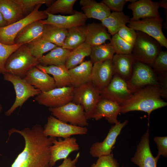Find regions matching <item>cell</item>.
I'll return each mask as SVG.
<instances>
[{"instance_id":"6da1fadb","label":"cell","mask_w":167,"mask_h":167,"mask_svg":"<svg viewBox=\"0 0 167 167\" xmlns=\"http://www.w3.org/2000/svg\"><path fill=\"white\" fill-rule=\"evenodd\" d=\"M43 128L36 124L31 128L21 130L13 128L8 132L9 136L17 133L24 139V149L17 156L11 167H49L50 159V148L56 138L45 136Z\"/></svg>"},{"instance_id":"681fc988","label":"cell","mask_w":167,"mask_h":167,"mask_svg":"<svg viewBox=\"0 0 167 167\" xmlns=\"http://www.w3.org/2000/svg\"><path fill=\"white\" fill-rule=\"evenodd\" d=\"M96 167L95 163H93L90 167Z\"/></svg>"},{"instance_id":"7dc6e473","label":"cell","mask_w":167,"mask_h":167,"mask_svg":"<svg viewBox=\"0 0 167 167\" xmlns=\"http://www.w3.org/2000/svg\"><path fill=\"white\" fill-rule=\"evenodd\" d=\"M159 7L164 8L167 11V0H161L158 2Z\"/></svg>"},{"instance_id":"8992f818","label":"cell","mask_w":167,"mask_h":167,"mask_svg":"<svg viewBox=\"0 0 167 167\" xmlns=\"http://www.w3.org/2000/svg\"><path fill=\"white\" fill-rule=\"evenodd\" d=\"M42 4L37 5L32 11L23 18L6 26L0 28V42L5 45L15 44V39L18 33L25 27L35 21L46 19L48 15L39 9Z\"/></svg>"},{"instance_id":"3957f363","label":"cell","mask_w":167,"mask_h":167,"mask_svg":"<svg viewBox=\"0 0 167 167\" xmlns=\"http://www.w3.org/2000/svg\"><path fill=\"white\" fill-rule=\"evenodd\" d=\"M39 64L38 59L31 54L27 44L11 54L5 66V72L24 78L27 72Z\"/></svg>"},{"instance_id":"d6a6232c","label":"cell","mask_w":167,"mask_h":167,"mask_svg":"<svg viewBox=\"0 0 167 167\" xmlns=\"http://www.w3.org/2000/svg\"><path fill=\"white\" fill-rule=\"evenodd\" d=\"M91 47L85 42L70 51L65 64L66 68L72 69L83 62L86 57L90 56Z\"/></svg>"},{"instance_id":"4dcf8cb0","label":"cell","mask_w":167,"mask_h":167,"mask_svg":"<svg viewBox=\"0 0 167 167\" xmlns=\"http://www.w3.org/2000/svg\"><path fill=\"white\" fill-rule=\"evenodd\" d=\"M67 34V29L51 24H45L41 37L57 46L62 47Z\"/></svg>"},{"instance_id":"f546056e","label":"cell","mask_w":167,"mask_h":167,"mask_svg":"<svg viewBox=\"0 0 167 167\" xmlns=\"http://www.w3.org/2000/svg\"><path fill=\"white\" fill-rule=\"evenodd\" d=\"M130 17L122 12H113L110 15L101 21V24L112 36L117 33L122 27L129 23Z\"/></svg>"},{"instance_id":"8d00e7d4","label":"cell","mask_w":167,"mask_h":167,"mask_svg":"<svg viewBox=\"0 0 167 167\" xmlns=\"http://www.w3.org/2000/svg\"><path fill=\"white\" fill-rule=\"evenodd\" d=\"M110 43L116 54H131L132 53L133 45L122 39L117 33L112 36Z\"/></svg>"},{"instance_id":"ac0fdd59","label":"cell","mask_w":167,"mask_h":167,"mask_svg":"<svg viewBox=\"0 0 167 167\" xmlns=\"http://www.w3.org/2000/svg\"><path fill=\"white\" fill-rule=\"evenodd\" d=\"M46 13L48 15L47 18L41 20L44 24H51L67 29L84 25L87 19L83 12L76 11L74 14L68 15H56Z\"/></svg>"},{"instance_id":"e0dca14e","label":"cell","mask_w":167,"mask_h":167,"mask_svg":"<svg viewBox=\"0 0 167 167\" xmlns=\"http://www.w3.org/2000/svg\"><path fill=\"white\" fill-rule=\"evenodd\" d=\"M114 75L112 60L93 64L91 81L101 91L109 84Z\"/></svg>"},{"instance_id":"5bb4252c","label":"cell","mask_w":167,"mask_h":167,"mask_svg":"<svg viewBox=\"0 0 167 167\" xmlns=\"http://www.w3.org/2000/svg\"><path fill=\"white\" fill-rule=\"evenodd\" d=\"M128 123L127 120L118 123L112 126L109 129L106 137L101 142H96L91 145L89 154L93 157H99L111 153L112 149L115 143L117 138L122 129Z\"/></svg>"},{"instance_id":"ab89813d","label":"cell","mask_w":167,"mask_h":167,"mask_svg":"<svg viewBox=\"0 0 167 167\" xmlns=\"http://www.w3.org/2000/svg\"><path fill=\"white\" fill-rule=\"evenodd\" d=\"M157 75L167 72V51L162 50L155 59L152 66Z\"/></svg>"},{"instance_id":"ba28073f","label":"cell","mask_w":167,"mask_h":167,"mask_svg":"<svg viewBox=\"0 0 167 167\" xmlns=\"http://www.w3.org/2000/svg\"><path fill=\"white\" fill-rule=\"evenodd\" d=\"M4 79L13 85L16 93L15 101L10 108L5 112L6 116H9L18 107H21L29 98L37 96L41 91L22 78L10 73L3 74Z\"/></svg>"},{"instance_id":"f907efd6","label":"cell","mask_w":167,"mask_h":167,"mask_svg":"<svg viewBox=\"0 0 167 167\" xmlns=\"http://www.w3.org/2000/svg\"><path fill=\"white\" fill-rule=\"evenodd\" d=\"M2 106L0 104V112L2 111Z\"/></svg>"},{"instance_id":"5b68a950","label":"cell","mask_w":167,"mask_h":167,"mask_svg":"<svg viewBox=\"0 0 167 167\" xmlns=\"http://www.w3.org/2000/svg\"><path fill=\"white\" fill-rule=\"evenodd\" d=\"M101 92L91 81L74 88L72 102L83 107L88 120L92 118L96 105L101 98Z\"/></svg>"},{"instance_id":"b9f144b4","label":"cell","mask_w":167,"mask_h":167,"mask_svg":"<svg viewBox=\"0 0 167 167\" xmlns=\"http://www.w3.org/2000/svg\"><path fill=\"white\" fill-rule=\"evenodd\" d=\"M95 164L96 167H118L119 166L111 153L99 157Z\"/></svg>"},{"instance_id":"44dd1931","label":"cell","mask_w":167,"mask_h":167,"mask_svg":"<svg viewBox=\"0 0 167 167\" xmlns=\"http://www.w3.org/2000/svg\"><path fill=\"white\" fill-rule=\"evenodd\" d=\"M24 79L30 84L41 92H46L56 88L53 77L36 66L29 70Z\"/></svg>"},{"instance_id":"277c9868","label":"cell","mask_w":167,"mask_h":167,"mask_svg":"<svg viewBox=\"0 0 167 167\" xmlns=\"http://www.w3.org/2000/svg\"><path fill=\"white\" fill-rule=\"evenodd\" d=\"M136 38L132 54L136 60L152 66L156 58L162 51L159 43L142 32L136 31Z\"/></svg>"},{"instance_id":"60d3db41","label":"cell","mask_w":167,"mask_h":167,"mask_svg":"<svg viewBox=\"0 0 167 167\" xmlns=\"http://www.w3.org/2000/svg\"><path fill=\"white\" fill-rule=\"evenodd\" d=\"M117 33L125 41L134 45L136 38V31L134 29L125 25L121 28Z\"/></svg>"},{"instance_id":"4316f807","label":"cell","mask_w":167,"mask_h":167,"mask_svg":"<svg viewBox=\"0 0 167 167\" xmlns=\"http://www.w3.org/2000/svg\"><path fill=\"white\" fill-rule=\"evenodd\" d=\"M44 25L41 20L28 24L16 36L15 39V44H27L41 37L43 32Z\"/></svg>"},{"instance_id":"f35d334b","label":"cell","mask_w":167,"mask_h":167,"mask_svg":"<svg viewBox=\"0 0 167 167\" xmlns=\"http://www.w3.org/2000/svg\"><path fill=\"white\" fill-rule=\"evenodd\" d=\"M23 45L18 44L9 45L0 42V74L5 72V66L9 57Z\"/></svg>"},{"instance_id":"e575fe53","label":"cell","mask_w":167,"mask_h":167,"mask_svg":"<svg viewBox=\"0 0 167 167\" xmlns=\"http://www.w3.org/2000/svg\"><path fill=\"white\" fill-rule=\"evenodd\" d=\"M32 54L39 59L45 53L51 51L57 46L49 42L41 37L27 44Z\"/></svg>"},{"instance_id":"7402d4cb","label":"cell","mask_w":167,"mask_h":167,"mask_svg":"<svg viewBox=\"0 0 167 167\" xmlns=\"http://www.w3.org/2000/svg\"><path fill=\"white\" fill-rule=\"evenodd\" d=\"M85 27V42L91 46L104 44L107 40L110 41L111 35L101 23L93 22L88 24Z\"/></svg>"},{"instance_id":"d4e9b609","label":"cell","mask_w":167,"mask_h":167,"mask_svg":"<svg viewBox=\"0 0 167 167\" xmlns=\"http://www.w3.org/2000/svg\"><path fill=\"white\" fill-rule=\"evenodd\" d=\"M81 9L87 18H93L101 21L109 16L110 10L104 3L94 0H81Z\"/></svg>"},{"instance_id":"7bdbcfd3","label":"cell","mask_w":167,"mask_h":167,"mask_svg":"<svg viewBox=\"0 0 167 167\" xmlns=\"http://www.w3.org/2000/svg\"><path fill=\"white\" fill-rule=\"evenodd\" d=\"M153 140L157 145L158 152L156 156L160 158L162 155L165 157L167 156V136H156Z\"/></svg>"},{"instance_id":"8fae6325","label":"cell","mask_w":167,"mask_h":167,"mask_svg":"<svg viewBox=\"0 0 167 167\" xmlns=\"http://www.w3.org/2000/svg\"><path fill=\"white\" fill-rule=\"evenodd\" d=\"M163 22L160 16L130 21L127 25L135 31L145 33L157 41L161 46L167 48V39L162 31Z\"/></svg>"},{"instance_id":"d590c367","label":"cell","mask_w":167,"mask_h":167,"mask_svg":"<svg viewBox=\"0 0 167 167\" xmlns=\"http://www.w3.org/2000/svg\"><path fill=\"white\" fill-rule=\"evenodd\" d=\"M76 1V0H57L54 1L45 11L53 15L60 13L72 15L75 11L73 9V6Z\"/></svg>"},{"instance_id":"2e32d148","label":"cell","mask_w":167,"mask_h":167,"mask_svg":"<svg viewBox=\"0 0 167 167\" xmlns=\"http://www.w3.org/2000/svg\"><path fill=\"white\" fill-rule=\"evenodd\" d=\"M149 133L148 128L137 145L135 153L131 161L139 167H157L159 158L154 157L149 145Z\"/></svg>"},{"instance_id":"603a6c76","label":"cell","mask_w":167,"mask_h":167,"mask_svg":"<svg viewBox=\"0 0 167 167\" xmlns=\"http://www.w3.org/2000/svg\"><path fill=\"white\" fill-rule=\"evenodd\" d=\"M135 60L132 54H114L112 59L114 74L127 81L131 76Z\"/></svg>"},{"instance_id":"bcb514c9","label":"cell","mask_w":167,"mask_h":167,"mask_svg":"<svg viewBox=\"0 0 167 167\" xmlns=\"http://www.w3.org/2000/svg\"><path fill=\"white\" fill-rule=\"evenodd\" d=\"M79 156L80 153L79 152L73 159L70 157L64 159L62 163L57 167H75L78 161ZM49 167L53 166H49Z\"/></svg>"},{"instance_id":"816d5d0a","label":"cell","mask_w":167,"mask_h":167,"mask_svg":"<svg viewBox=\"0 0 167 167\" xmlns=\"http://www.w3.org/2000/svg\"><path fill=\"white\" fill-rule=\"evenodd\" d=\"M75 167H79L77 166H76V165Z\"/></svg>"},{"instance_id":"30bf717a","label":"cell","mask_w":167,"mask_h":167,"mask_svg":"<svg viewBox=\"0 0 167 167\" xmlns=\"http://www.w3.org/2000/svg\"><path fill=\"white\" fill-rule=\"evenodd\" d=\"M44 135L47 137L63 139L75 135H84L87 133L86 127L75 126L64 122L52 115L48 116L43 128Z\"/></svg>"},{"instance_id":"d6986e66","label":"cell","mask_w":167,"mask_h":167,"mask_svg":"<svg viewBox=\"0 0 167 167\" xmlns=\"http://www.w3.org/2000/svg\"><path fill=\"white\" fill-rule=\"evenodd\" d=\"M127 8L132 11L130 21L160 16L158 2L151 0H137L129 4Z\"/></svg>"},{"instance_id":"4fadbf2b","label":"cell","mask_w":167,"mask_h":167,"mask_svg":"<svg viewBox=\"0 0 167 167\" xmlns=\"http://www.w3.org/2000/svg\"><path fill=\"white\" fill-rule=\"evenodd\" d=\"M132 93L127 82L114 74L109 84L101 91V98L114 101L121 105L127 100Z\"/></svg>"},{"instance_id":"74e56055","label":"cell","mask_w":167,"mask_h":167,"mask_svg":"<svg viewBox=\"0 0 167 167\" xmlns=\"http://www.w3.org/2000/svg\"><path fill=\"white\" fill-rule=\"evenodd\" d=\"M21 8L25 16H26L34 10L36 6L39 4H45L51 5L54 2L52 0H13Z\"/></svg>"},{"instance_id":"7c38bea8","label":"cell","mask_w":167,"mask_h":167,"mask_svg":"<svg viewBox=\"0 0 167 167\" xmlns=\"http://www.w3.org/2000/svg\"><path fill=\"white\" fill-rule=\"evenodd\" d=\"M74 87L56 88L46 92H41L35 98L38 103L49 107L57 108L72 101Z\"/></svg>"},{"instance_id":"484cf974","label":"cell","mask_w":167,"mask_h":167,"mask_svg":"<svg viewBox=\"0 0 167 167\" xmlns=\"http://www.w3.org/2000/svg\"><path fill=\"white\" fill-rule=\"evenodd\" d=\"M93 65L90 60L86 61L69 69L72 86L77 87L91 82Z\"/></svg>"},{"instance_id":"52a82bcc","label":"cell","mask_w":167,"mask_h":167,"mask_svg":"<svg viewBox=\"0 0 167 167\" xmlns=\"http://www.w3.org/2000/svg\"><path fill=\"white\" fill-rule=\"evenodd\" d=\"M126 82L133 93L147 86L160 87L156 74L151 66L136 60L131 76Z\"/></svg>"},{"instance_id":"9a60e30c","label":"cell","mask_w":167,"mask_h":167,"mask_svg":"<svg viewBox=\"0 0 167 167\" xmlns=\"http://www.w3.org/2000/svg\"><path fill=\"white\" fill-rule=\"evenodd\" d=\"M79 149L77 139L75 137H69L63 139L59 138L58 140L55 138L50 148V166H54L58 161L67 158L71 153Z\"/></svg>"},{"instance_id":"1f68e13d","label":"cell","mask_w":167,"mask_h":167,"mask_svg":"<svg viewBox=\"0 0 167 167\" xmlns=\"http://www.w3.org/2000/svg\"><path fill=\"white\" fill-rule=\"evenodd\" d=\"M68 34L62 48L72 50L85 42L86 30L85 25L74 27L67 29Z\"/></svg>"},{"instance_id":"7a4b0ae2","label":"cell","mask_w":167,"mask_h":167,"mask_svg":"<svg viewBox=\"0 0 167 167\" xmlns=\"http://www.w3.org/2000/svg\"><path fill=\"white\" fill-rule=\"evenodd\" d=\"M167 105V103L161 98L159 87L147 86L134 92L122 104L120 112L125 113L134 111H143L148 113L149 120L152 111Z\"/></svg>"},{"instance_id":"f1b7e54d","label":"cell","mask_w":167,"mask_h":167,"mask_svg":"<svg viewBox=\"0 0 167 167\" xmlns=\"http://www.w3.org/2000/svg\"><path fill=\"white\" fill-rule=\"evenodd\" d=\"M70 50L57 46L38 59L39 64L43 66H64Z\"/></svg>"},{"instance_id":"836d02e7","label":"cell","mask_w":167,"mask_h":167,"mask_svg":"<svg viewBox=\"0 0 167 167\" xmlns=\"http://www.w3.org/2000/svg\"><path fill=\"white\" fill-rule=\"evenodd\" d=\"M115 52L110 43L92 46L90 55V61L93 64L112 60Z\"/></svg>"},{"instance_id":"c3c4849f","label":"cell","mask_w":167,"mask_h":167,"mask_svg":"<svg viewBox=\"0 0 167 167\" xmlns=\"http://www.w3.org/2000/svg\"><path fill=\"white\" fill-rule=\"evenodd\" d=\"M7 26L6 23L0 12V28Z\"/></svg>"},{"instance_id":"f6af8a7d","label":"cell","mask_w":167,"mask_h":167,"mask_svg":"<svg viewBox=\"0 0 167 167\" xmlns=\"http://www.w3.org/2000/svg\"><path fill=\"white\" fill-rule=\"evenodd\" d=\"M157 79L160 85L161 97L167 99V72L158 75Z\"/></svg>"},{"instance_id":"9c48e42d","label":"cell","mask_w":167,"mask_h":167,"mask_svg":"<svg viewBox=\"0 0 167 167\" xmlns=\"http://www.w3.org/2000/svg\"><path fill=\"white\" fill-rule=\"evenodd\" d=\"M52 116L64 122L81 127L88 126L83 107L79 105L70 102L57 108H49Z\"/></svg>"},{"instance_id":"ee69618b","label":"cell","mask_w":167,"mask_h":167,"mask_svg":"<svg viewBox=\"0 0 167 167\" xmlns=\"http://www.w3.org/2000/svg\"><path fill=\"white\" fill-rule=\"evenodd\" d=\"M101 2L113 12H122L125 3L128 0H103Z\"/></svg>"},{"instance_id":"cb8c5ba5","label":"cell","mask_w":167,"mask_h":167,"mask_svg":"<svg viewBox=\"0 0 167 167\" xmlns=\"http://www.w3.org/2000/svg\"><path fill=\"white\" fill-rule=\"evenodd\" d=\"M36 66L42 71L53 75L56 88L72 86L69 70L65 65L43 66L39 64Z\"/></svg>"},{"instance_id":"83f0119b","label":"cell","mask_w":167,"mask_h":167,"mask_svg":"<svg viewBox=\"0 0 167 167\" xmlns=\"http://www.w3.org/2000/svg\"><path fill=\"white\" fill-rule=\"evenodd\" d=\"M0 12L7 25L25 17L20 6L13 0H0Z\"/></svg>"},{"instance_id":"ffe728a7","label":"cell","mask_w":167,"mask_h":167,"mask_svg":"<svg viewBox=\"0 0 167 167\" xmlns=\"http://www.w3.org/2000/svg\"><path fill=\"white\" fill-rule=\"evenodd\" d=\"M120 105L116 102L101 98L96 106L92 118L97 121L104 117L111 124L119 122L117 116L121 113Z\"/></svg>"}]
</instances>
